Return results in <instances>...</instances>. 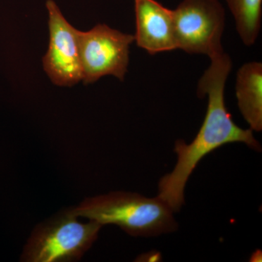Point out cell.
Masks as SVG:
<instances>
[{"instance_id":"2","label":"cell","mask_w":262,"mask_h":262,"mask_svg":"<svg viewBox=\"0 0 262 262\" xmlns=\"http://www.w3.org/2000/svg\"><path fill=\"white\" fill-rule=\"evenodd\" d=\"M73 212L102 227L116 225L133 237H156L178 229L173 210L158 196L116 191L86 198Z\"/></svg>"},{"instance_id":"6","label":"cell","mask_w":262,"mask_h":262,"mask_svg":"<svg viewBox=\"0 0 262 262\" xmlns=\"http://www.w3.org/2000/svg\"><path fill=\"white\" fill-rule=\"evenodd\" d=\"M50 42L43 69L55 84L70 87L82 79L77 29L62 14L54 0H47Z\"/></svg>"},{"instance_id":"3","label":"cell","mask_w":262,"mask_h":262,"mask_svg":"<svg viewBox=\"0 0 262 262\" xmlns=\"http://www.w3.org/2000/svg\"><path fill=\"white\" fill-rule=\"evenodd\" d=\"M73 208L36 226L24 248V262H72L81 259L98 238L102 226L82 223Z\"/></svg>"},{"instance_id":"1","label":"cell","mask_w":262,"mask_h":262,"mask_svg":"<svg viewBox=\"0 0 262 262\" xmlns=\"http://www.w3.org/2000/svg\"><path fill=\"white\" fill-rule=\"evenodd\" d=\"M211 64L198 84V97L208 96V106L203 125L189 144L179 139L174 151L177 162L173 170L160 179L158 196L171 208L180 211L184 204V190L188 179L196 165L207 155L225 144L244 143L248 147L261 151L259 142L251 128H241L232 120L226 106L225 85L232 71V61L225 51L210 58Z\"/></svg>"},{"instance_id":"7","label":"cell","mask_w":262,"mask_h":262,"mask_svg":"<svg viewBox=\"0 0 262 262\" xmlns=\"http://www.w3.org/2000/svg\"><path fill=\"white\" fill-rule=\"evenodd\" d=\"M136 45L151 55L178 49L173 10L156 0H135Z\"/></svg>"},{"instance_id":"9","label":"cell","mask_w":262,"mask_h":262,"mask_svg":"<svg viewBox=\"0 0 262 262\" xmlns=\"http://www.w3.org/2000/svg\"><path fill=\"white\" fill-rule=\"evenodd\" d=\"M234 17L236 30L246 46L257 40L261 27L262 0H225Z\"/></svg>"},{"instance_id":"5","label":"cell","mask_w":262,"mask_h":262,"mask_svg":"<svg viewBox=\"0 0 262 262\" xmlns=\"http://www.w3.org/2000/svg\"><path fill=\"white\" fill-rule=\"evenodd\" d=\"M77 38L84 84L94 83L106 75L124 80L134 35L98 24L87 32L77 30Z\"/></svg>"},{"instance_id":"8","label":"cell","mask_w":262,"mask_h":262,"mask_svg":"<svg viewBox=\"0 0 262 262\" xmlns=\"http://www.w3.org/2000/svg\"><path fill=\"white\" fill-rule=\"evenodd\" d=\"M235 93L241 115L253 131L262 130V63L250 61L239 67Z\"/></svg>"},{"instance_id":"4","label":"cell","mask_w":262,"mask_h":262,"mask_svg":"<svg viewBox=\"0 0 262 262\" xmlns=\"http://www.w3.org/2000/svg\"><path fill=\"white\" fill-rule=\"evenodd\" d=\"M173 14L178 49L209 58L225 51L226 14L219 0H182Z\"/></svg>"}]
</instances>
